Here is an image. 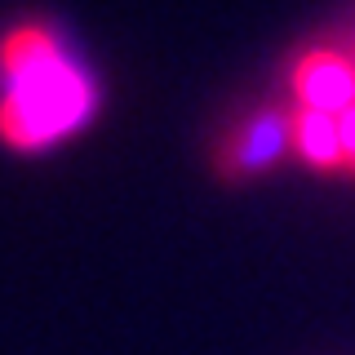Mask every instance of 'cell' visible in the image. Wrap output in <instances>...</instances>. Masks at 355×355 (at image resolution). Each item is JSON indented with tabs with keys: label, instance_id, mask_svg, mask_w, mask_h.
Segmentation results:
<instances>
[{
	"label": "cell",
	"instance_id": "3957f363",
	"mask_svg": "<svg viewBox=\"0 0 355 355\" xmlns=\"http://www.w3.org/2000/svg\"><path fill=\"white\" fill-rule=\"evenodd\" d=\"M288 151H293V142H288V107H266V111H253L249 120H240L227 133V142L218 151V169L222 178H258L271 164H280Z\"/></svg>",
	"mask_w": 355,
	"mask_h": 355
},
{
	"label": "cell",
	"instance_id": "5b68a950",
	"mask_svg": "<svg viewBox=\"0 0 355 355\" xmlns=\"http://www.w3.org/2000/svg\"><path fill=\"white\" fill-rule=\"evenodd\" d=\"M338 155H342V173L355 178V107L338 111Z\"/></svg>",
	"mask_w": 355,
	"mask_h": 355
},
{
	"label": "cell",
	"instance_id": "277c9868",
	"mask_svg": "<svg viewBox=\"0 0 355 355\" xmlns=\"http://www.w3.org/2000/svg\"><path fill=\"white\" fill-rule=\"evenodd\" d=\"M288 142L293 155L306 160L320 173H342V155H338V116L315 107H288Z\"/></svg>",
	"mask_w": 355,
	"mask_h": 355
},
{
	"label": "cell",
	"instance_id": "7a4b0ae2",
	"mask_svg": "<svg viewBox=\"0 0 355 355\" xmlns=\"http://www.w3.org/2000/svg\"><path fill=\"white\" fill-rule=\"evenodd\" d=\"M288 94H293V107H315L333 116L355 107V53L333 44L302 49L288 67Z\"/></svg>",
	"mask_w": 355,
	"mask_h": 355
},
{
	"label": "cell",
	"instance_id": "6da1fadb",
	"mask_svg": "<svg viewBox=\"0 0 355 355\" xmlns=\"http://www.w3.org/2000/svg\"><path fill=\"white\" fill-rule=\"evenodd\" d=\"M0 142L18 151H40L76 133L94 111V85L67 58L62 40L40 22L0 36Z\"/></svg>",
	"mask_w": 355,
	"mask_h": 355
}]
</instances>
